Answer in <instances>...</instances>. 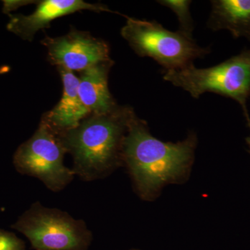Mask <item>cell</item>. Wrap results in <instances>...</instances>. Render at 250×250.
Segmentation results:
<instances>
[{
  "instance_id": "cell-1",
  "label": "cell",
  "mask_w": 250,
  "mask_h": 250,
  "mask_svg": "<svg viewBox=\"0 0 250 250\" xmlns=\"http://www.w3.org/2000/svg\"><path fill=\"white\" fill-rule=\"evenodd\" d=\"M197 143L194 133L177 143L156 139L146 122L134 114L123 145V166L139 196L152 201L167 184L183 182L191 169Z\"/></svg>"
},
{
  "instance_id": "cell-9",
  "label": "cell",
  "mask_w": 250,
  "mask_h": 250,
  "mask_svg": "<svg viewBox=\"0 0 250 250\" xmlns=\"http://www.w3.org/2000/svg\"><path fill=\"white\" fill-rule=\"evenodd\" d=\"M62 77L63 93L59 103L45 113L42 120L61 134L76 128L91 113L81 100L78 93L79 77L74 72L57 67Z\"/></svg>"
},
{
  "instance_id": "cell-2",
  "label": "cell",
  "mask_w": 250,
  "mask_h": 250,
  "mask_svg": "<svg viewBox=\"0 0 250 250\" xmlns=\"http://www.w3.org/2000/svg\"><path fill=\"white\" fill-rule=\"evenodd\" d=\"M134 109L118 106L90 114L75 129L59 134L73 159L72 170L84 182L104 178L123 166V145Z\"/></svg>"
},
{
  "instance_id": "cell-11",
  "label": "cell",
  "mask_w": 250,
  "mask_h": 250,
  "mask_svg": "<svg viewBox=\"0 0 250 250\" xmlns=\"http://www.w3.org/2000/svg\"><path fill=\"white\" fill-rule=\"evenodd\" d=\"M208 27L213 31L226 29L233 37L250 41V0H214Z\"/></svg>"
},
{
  "instance_id": "cell-16",
  "label": "cell",
  "mask_w": 250,
  "mask_h": 250,
  "mask_svg": "<svg viewBox=\"0 0 250 250\" xmlns=\"http://www.w3.org/2000/svg\"><path fill=\"white\" fill-rule=\"evenodd\" d=\"M138 250V249H131V250Z\"/></svg>"
},
{
  "instance_id": "cell-6",
  "label": "cell",
  "mask_w": 250,
  "mask_h": 250,
  "mask_svg": "<svg viewBox=\"0 0 250 250\" xmlns=\"http://www.w3.org/2000/svg\"><path fill=\"white\" fill-rule=\"evenodd\" d=\"M65 154L59 134L41 120L34 135L15 152L14 164L20 173L35 177L51 191L58 192L75 177L72 169L64 165Z\"/></svg>"
},
{
  "instance_id": "cell-12",
  "label": "cell",
  "mask_w": 250,
  "mask_h": 250,
  "mask_svg": "<svg viewBox=\"0 0 250 250\" xmlns=\"http://www.w3.org/2000/svg\"><path fill=\"white\" fill-rule=\"evenodd\" d=\"M157 2L172 10L178 18L179 31L188 37L192 38L194 24L190 12V5L191 4V1L162 0V1H157Z\"/></svg>"
},
{
  "instance_id": "cell-8",
  "label": "cell",
  "mask_w": 250,
  "mask_h": 250,
  "mask_svg": "<svg viewBox=\"0 0 250 250\" xmlns=\"http://www.w3.org/2000/svg\"><path fill=\"white\" fill-rule=\"evenodd\" d=\"M37 4L35 11L28 16L9 14L8 30L23 40L32 41L38 31L49 27L52 21L62 16L84 10L113 12L105 5L90 4L83 0H43Z\"/></svg>"
},
{
  "instance_id": "cell-10",
  "label": "cell",
  "mask_w": 250,
  "mask_h": 250,
  "mask_svg": "<svg viewBox=\"0 0 250 250\" xmlns=\"http://www.w3.org/2000/svg\"><path fill=\"white\" fill-rule=\"evenodd\" d=\"M113 63L111 59L80 72L79 95L91 114L108 113L118 106L108 85V75Z\"/></svg>"
},
{
  "instance_id": "cell-7",
  "label": "cell",
  "mask_w": 250,
  "mask_h": 250,
  "mask_svg": "<svg viewBox=\"0 0 250 250\" xmlns=\"http://www.w3.org/2000/svg\"><path fill=\"white\" fill-rule=\"evenodd\" d=\"M42 43L47 47L51 63L72 72H83L111 59L108 44L86 31L72 29L66 35L46 37Z\"/></svg>"
},
{
  "instance_id": "cell-4",
  "label": "cell",
  "mask_w": 250,
  "mask_h": 250,
  "mask_svg": "<svg viewBox=\"0 0 250 250\" xmlns=\"http://www.w3.org/2000/svg\"><path fill=\"white\" fill-rule=\"evenodd\" d=\"M11 228L24 235L35 250H88L93 239L83 220L39 201L33 203Z\"/></svg>"
},
{
  "instance_id": "cell-14",
  "label": "cell",
  "mask_w": 250,
  "mask_h": 250,
  "mask_svg": "<svg viewBox=\"0 0 250 250\" xmlns=\"http://www.w3.org/2000/svg\"><path fill=\"white\" fill-rule=\"evenodd\" d=\"M33 1H3V12L9 15L14 10L17 9L21 6L29 4Z\"/></svg>"
},
{
  "instance_id": "cell-17",
  "label": "cell",
  "mask_w": 250,
  "mask_h": 250,
  "mask_svg": "<svg viewBox=\"0 0 250 250\" xmlns=\"http://www.w3.org/2000/svg\"><path fill=\"white\" fill-rule=\"evenodd\" d=\"M248 139L250 140V136L249 138H248Z\"/></svg>"
},
{
  "instance_id": "cell-13",
  "label": "cell",
  "mask_w": 250,
  "mask_h": 250,
  "mask_svg": "<svg viewBox=\"0 0 250 250\" xmlns=\"http://www.w3.org/2000/svg\"><path fill=\"white\" fill-rule=\"evenodd\" d=\"M0 250H26L25 244L15 233L0 229Z\"/></svg>"
},
{
  "instance_id": "cell-3",
  "label": "cell",
  "mask_w": 250,
  "mask_h": 250,
  "mask_svg": "<svg viewBox=\"0 0 250 250\" xmlns=\"http://www.w3.org/2000/svg\"><path fill=\"white\" fill-rule=\"evenodd\" d=\"M164 80L185 90L193 98L213 93L236 100L244 112L250 128L247 101L250 97V49L208 68L193 63L179 70H167Z\"/></svg>"
},
{
  "instance_id": "cell-15",
  "label": "cell",
  "mask_w": 250,
  "mask_h": 250,
  "mask_svg": "<svg viewBox=\"0 0 250 250\" xmlns=\"http://www.w3.org/2000/svg\"><path fill=\"white\" fill-rule=\"evenodd\" d=\"M247 143H248V146H249L250 152V140L247 139Z\"/></svg>"
},
{
  "instance_id": "cell-5",
  "label": "cell",
  "mask_w": 250,
  "mask_h": 250,
  "mask_svg": "<svg viewBox=\"0 0 250 250\" xmlns=\"http://www.w3.org/2000/svg\"><path fill=\"white\" fill-rule=\"evenodd\" d=\"M126 18L122 36L138 55L154 59L165 71L183 68L210 52L179 31L167 30L155 21Z\"/></svg>"
}]
</instances>
